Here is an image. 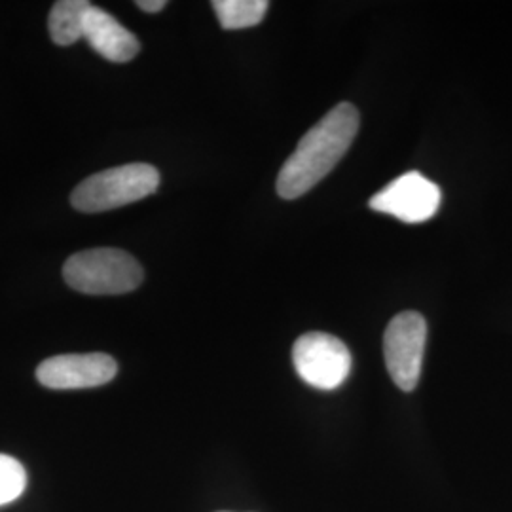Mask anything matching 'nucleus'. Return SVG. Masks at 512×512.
<instances>
[{"mask_svg": "<svg viewBox=\"0 0 512 512\" xmlns=\"http://www.w3.org/2000/svg\"><path fill=\"white\" fill-rule=\"evenodd\" d=\"M361 124L359 110L351 103H340L329 110L300 139L277 177V194L283 200H296L321 183L346 156Z\"/></svg>", "mask_w": 512, "mask_h": 512, "instance_id": "1", "label": "nucleus"}, {"mask_svg": "<svg viewBox=\"0 0 512 512\" xmlns=\"http://www.w3.org/2000/svg\"><path fill=\"white\" fill-rule=\"evenodd\" d=\"M67 285L82 294L109 296L135 291L143 283V268L122 249H88L63 266Z\"/></svg>", "mask_w": 512, "mask_h": 512, "instance_id": "2", "label": "nucleus"}, {"mask_svg": "<svg viewBox=\"0 0 512 512\" xmlns=\"http://www.w3.org/2000/svg\"><path fill=\"white\" fill-rule=\"evenodd\" d=\"M158 186L160 173L154 165H120L95 173L78 184L71 194V203L82 213H103L145 200Z\"/></svg>", "mask_w": 512, "mask_h": 512, "instance_id": "3", "label": "nucleus"}, {"mask_svg": "<svg viewBox=\"0 0 512 512\" xmlns=\"http://www.w3.org/2000/svg\"><path fill=\"white\" fill-rule=\"evenodd\" d=\"M425 344L427 321L418 311H403L389 321L384 334L385 365L393 384L406 393L420 382Z\"/></svg>", "mask_w": 512, "mask_h": 512, "instance_id": "4", "label": "nucleus"}, {"mask_svg": "<svg viewBox=\"0 0 512 512\" xmlns=\"http://www.w3.org/2000/svg\"><path fill=\"white\" fill-rule=\"evenodd\" d=\"M293 363L306 384L330 391L348 380L353 359L340 338L327 332H308L294 342Z\"/></svg>", "mask_w": 512, "mask_h": 512, "instance_id": "5", "label": "nucleus"}, {"mask_svg": "<svg viewBox=\"0 0 512 512\" xmlns=\"http://www.w3.org/2000/svg\"><path fill=\"white\" fill-rule=\"evenodd\" d=\"M442 192L439 184L418 171H408L370 198V207L408 224L433 219L439 211Z\"/></svg>", "mask_w": 512, "mask_h": 512, "instance_id": "6", "label": "nucleus"}, {"mask_svg": "<svg viewBox=\"0 0 512 512\" xmlns=\"http://www.w3.org/2000/svg\"><path fill=\"white\" fill-rule=\"evenodd\" d=\"M116 372V361L105 353L57 355L38 365L37 380L48 389H88L109 384Z\"/></svg>", "mask_w": 512, "mask_h": 512, "instance_id": "7", "label": "nucleus"}, {"mask_svg": "<svg viewBox=\"0 0 512 512\" xmlns=\"http://www.w3.org/2000/svg\"><path fill=\"white\" fill-rule=\"evenodd\" d=\"M84 38L97 54L112 63H128L141 50L137 37L109 12L97 6H92L86 14Z\"/></svg>", "mask_w": 512, "mask_h": 512, "instance_id": "8", "label": "nucleus"}, {"mask_svg": "<svg viewBox=\"0 0 512 512\" xmlns=\"http://www.w3.org/2000/svg\"><path fill=\"white\" fill-rule=\"evenodd\" d=\"M93 4L86 0H59L55 2L50 18H48V29L50 37L59 46H71L84 38V19L88 10Z\"/></svg>", "mask_w": 512, "mask_h": 512, "instance_id": "9", "label": "nucleus"}, {"mask_svg": "<svg viewBox=\"0 0 512 512\" xmlns=\"http://www.w3.org/2000/svg\"><path fill=\"white\" fill-rule=\"evenodd\" d=\"M270 8L266 0H215L213 10L222 29L239 31L258 25Z\"/></svg>", "mask_w": 512, "mask_h": 512, "instance_id": "10", "label": "nucleus"}, {"mask_svg": "<svg viewBox=\"0 0 512 512\" xmlns=\"http://www.w3.org/2000/svg\"><path fill=\"white\" fill-rule=\"evenodd\" d=\"M27 488V473L18 459L0 454V507L16 501Z\"/></svg>", "mask_w": 512, "mask_h": 512, "instance_id": "11", "label": "nucleus"}, {"mask_svg": "<svg viewBox=\"0 0 512 512\" xmlns=\"http://www.w3.org/2000/svg\"><path fill=\"white\" fill-rule=\"evenodd\" d=\"M165 6H167L165 0H139L137 2V8H141L147 14H158L164 10Z\"/></svg>", "mask_w": 512, "mask_h": 512, "instance_id": "12", "label": "nucleus"}]
</instances>
